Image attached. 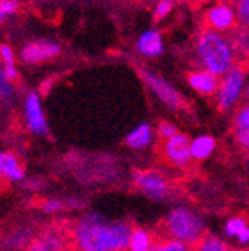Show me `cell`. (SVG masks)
Returning <instances> with one entry per match:
<instances>
[{
    "label": "cell",
    "mask_w": 249,
    "mask_h": 251,
    "mask_svg": "<svg viewBox=\"0 0 249 251\" xmlns=\"http://www.w3.org/2000/svg\"><path fill=\"white\" fill-rule=\"evenodd\" d=\"M132 227L127 220H115L91 211L68 225L72 251H127Z\"/></svg>",
    "instance_id": "6da1fadb"
},
{
    "label": "cell",
    "mask_w": 249,
    "mask_h": 251,
    "mask_svg": "<svg viewBox=\"0 0 249 251\" xmlns=\"http://www.w3.org/2000/svg\"><path fill=\"white\" fill-rule=\"evenodd\" d=\"M194 56L199 68L211 72L216 77H223L226 72L239 65V56L232 37L206 26L199 31L194 40Z\"/></svg>",
    "instance_id": "7a4b0ae2"
},
{
    "label": "cell",
    "mask_w": 249,
    "mask_h": 251,
    "mask_svg": "<svg viewBox=\"0 0 249 251\" xmlns=\"http://www.w3.org/2000/svg\"><path fill=\"white\" fill-rule=\"evenodd\" d=\"M162 237L195 248L206 237V224L202 216L188 206H176L162 220Z\"/></svg>",
    "instance_id": "3957f363"
},
{
    "label": "cell",
    "mask_w": 249,
    "mask_h": 251,
    "mask_svg": "<svg viewBox=\"0 0 249 251\" xmlns=\"http://www.w3.org/2000/svg\"><path fill=\"white\" fill-rule=\"evenodd\" d=\"M249 82L248 67L239 63L223 77H220V87L214 94V105L220 112H235L246 101V89Z\"/></svg>",
    "instance_id": "277c9868"
},
{
    "label": "cell",
    "mask_w": 249,
    "mask_h": 251,
    "mask_svg": "<svg viewBox=\"0 0 249 251\" xmlns=\"http://www.w3.org/2000/svg\"><path fill=\"white\" fill-rule=\"evenodd\" d=\"M132 183L147 199L164 202L173 196V183L159 169H136L132 175Z\"/></svg>",
    "instance_id": "5b68a950"
},
{
    "label": "cell",
    "mask_w": 249,
    "mask_h": 251,
    "mask_svg": "<svg viewBox=\"0 0 249 251\" xmlns=\"http://www.w3.org/2000/svg\"><path fill=\"white\" fill-rule=\"evenodd\" d=\"M141 80L145 82V86L155 94V98L162 103L164 106H168L169 110H181L185 105V100L181 96L178 89L171 86V82H168L164 77H160L155 72L148 70V68H140Z\"/></svg>",
    "instance_id": "8992f818"
},
{
    "label": "cell",
    "mask_w": 249,
    "mask_h": 251,
    "mask_svg": "<svg viewBox=\"0 0 249 251\" xmlns=\"http://www.w3.org/2000/svg\"><path fill=\"white\" fill-rule=\"evenodd\" d=\"M204 23H206V28L220 31V33H225V35H232L241 26L239 25V14L235 5L228 4V2H223V0H218L216 4L209 5L206 9Z\"/></svg>",
    "instance_id": "52a82bcc"
},
{
    "label": "cell",
    "mask_w": 249,
    "mask_h": 251,
    "mask_svg": "<svg viewBox=\"0 0 249 251\" xmlns=\"http://www.w3.org/2000/svg\"><path fill=\"white\" fill-rule=\"evenodd\" d=\"M25 251H72L68 227L49 225L40 228Z\"/></svg>",
    "instance_id": "ba28073f"
},
{
    "label": "cell",
    "mask_w": 249,
    "mask_h": 251,
    "mask_svg": "<svg viewBox=\"0 0 249 251\" xmlns=\"http://www.w3.org/2000/svg\"><path fill=\"white\" fill-rule=\"evenodd\" d=\"M21 112H23V124L28 133L35 136H46L49 133V124H47L46 114H44V105L40 100V94L35 91H28L21 101Z\"/></svg>",
    "instance_id": "9c48e42d"
},
{
    "label": "cell",
    "mask_w": 249,
    "mask_h": 251,
    "mask_svg": "<svg viewBox=\"0 0 249 251\" xmlns=\"http://www.w3.org/2000/svg\"><path fill=\"white\" fill-rule=\"evenodd\" d=\"M160 155L169 166L185 169L192 164V138L179 131L174 138L160 143Z\"/></svg>",
    "instance_id": "30bf717a"
},
{
    "label": "cell",
    "mask_w": 249,
    "mask_h": 251,
    "mask_svg": "<svg viewBox=\"0 0 249 251\" xmlns=\"http://www.w3.org/2000/svg\"><path fill=\"white\" fill-rule=\"evenodd\" d=\"M61 54V46L51 39H37L26 42L18 52V58L25 65H40V63L51 61Z\"/></svg>",
    "instance_id": "8fae6325"
},
{
    "label": "cell",
    "mask_w": 249,
    "mask_h": 251,
    "mask_svg": "<svg viewBox=\"0 0 249 251\" xmlns=\"http://www.w3.org/2000/svg\"><path fill=\"white\" fill-rule=\"evenodd\" d=\"M37 232H39V228L33 227V225L28 224V222L12 225L11 230H9L4 237V250L5 251H25L28 248V244L33 241Z\"/></svg>",
    "instance_id": "7c38bea8"
},
{
    "label": "cell",
    "mask_w": 249,
    "mask_h": 251,
    "mask_svg": "<svg viewBox=\"0 0 249 251\" xmlns=\"http://www.w3.org/2000/svg\"><path fill=\"white\" fill-rule=\"evenodd\" d=\"M223 235L228 243L237 248H249V220L241 215H234L225 220Z\"/></svg>",
    "instance_id": "4fadbf2b"
},
{
    "label": "cell",
    "mask_w": 249,
    "mask_h": 251,
    "mask_svg": "<svg viewBox=\"0 0 249 251\" xmlns=\"http://www.w3.org/2000/svg\"><path fill=\"white\" fill-rule=\"evenodd\" d=\"M232 138L241 150H249V100H246L232 117Z\"/></svg>",
    "instance_id": "5bb4252c"
},
{
    "label": "cell",
    "mask_w": 249,
    "mask_h": 251,
    "mask_svg": "<svg viewBox=\"0 0 249 251\" xmlns=\"http://www.w3.org/2000/svg\"><path fill=\"white\" fill-rule=\"evenodd\" d=\"M134 47L143 58H159L164 54V37L157 28H150L138 35Z\"/></svg>",
    "instance_id": "9a60e30c"
},
{
    "label": "cell",
    "mask_w": 249,
    "mask_h": 251,
    "mask_svg": "<svg viewBox=\"0 0 249 251\" xmlns=\"http://www.w3.org/2000/svg\"><path fill=\"white\" fill-rule=\"evenodd\" d=\"M0 175L9 183H21L26 176L25 164L18 153L12 150H4L0 153Z\"/></svg>",
    "instance_id": "2e32d148"
},
{
    "label": "cell",
    "mask_w": 249,
    "mask_h": 251,
    "mask_svg": "<svg viewBox=\"0 0 249 251\" xmlns=\"http://www.w3.org/2000/svg\"><path fill=\"white\" fill-rule=\"evenodd\" d=\"M187 82L195 93L207 96V98H214V94L220 87V77L213 75L211 72L202 70V68H197L187 75Z\"/></svg>",
    "instance_id": "e0dca14e"
},
{
    "label": "cell",
    "mask_w": 249,
    "mask_h": 251,
    "mask_svg": "<svg viewBox=\"0 0 249 251\" xmlns=\"http://www.w3.org/2000/svg\"><path fill=\"white\" fill-rule=\"evenodd\" d=\"M157 140V131L152 124L141 122L136 127H132L125 136V145L131 150H147L148 147L153 145Z\"/></svg>",
    "instance_id": "ac0fdd59"
},
{
    "label": "cell",
    "mask_w": 249,
    "mask_h": 251,
    "mask_svg": "<svg viewBox=\"0 0 249 251\" xmlns=\"http://www.w3.org/2000/svg\"><path fill=\"white\" fill-rule=\"evenodd\" d=\"M216 152V140L211 134H197L192 138V159L195 162L207 161Z\"/></svg>",
    "instance_id": "d6986e66"
},
{
    "label": "cell",
    "mask_w": 249,
    "mask_h": 251,
    "mask_svg": "<svg viewBox=\"0 0 249 251\" xmlns=\"http://www.w3.org/2000/svg\"><path fill=\"white\" fill-rule=\"evenodd\" d=\"M0 75H4L5 78H9L11 82H18V77H20V74H18V56H16L14 49H12L9 44H2V47H0Z\"/></svg>",
    "instance_id": "ffe728a7"
},
{
    "label": "cell",
    "mask_w": 249,
    "mask_h": 251,
    "mask_svg": "<svg viewBox=\"0 0 249 251\" xmlns=\"http://www.w3.org/2000/svg\"><path fill=\"white\" fill-rule=\"evenodd\" d=\"M155 243H157V237L148 228L134 227L127 251H152Z\"/></svg>",
    "instance_id": "44dd1931"
},
{
    "label": "cell",
    "mask_w": 249,
    "mask_h": 251,
    "mask_svg": "<svg viewBox=\"0 0 249 251\" xmlns=\"http://www.w3.org/2000/svg\"><path fill=\"white\" fill-rule=\"evenodd\" d=\"M192 251H242V250L234 246L232 243H228L226 239H223V237H218V235H206Z\"/></svg>",
    "instance_id": "7402d4cb"
},
{
    "label": "cell",
    "mask_w": 249,
    "mask_h": 251,
    "mask_svg": "<svg viewBox=\"0 0 249 251\" xmlns=\"http://www.w3.org/2000/svg\"><path fill=\"white\" fill-rule=\"evenodd\" d=\"M230 37L234 40L235 51H237V56H239V63H242V65L248 67L249 65V30L239 26Z\"/></svg>",
    "instance_id": "603a6c76"
},
{
    "label": "cell",
    "mask_w": 249,
    "mask_h": 251,
    "mask_svg": "<svg viewBox=\"0 0 249 251\" xmlns=\"http://www.w3.org/2000/svg\"><path fill=\"white\" fill-rule=\"evenodd\" d=\"M72 204L75 206H80L78 201H63L59 197H47L40 202V211L47 213V215H58V213L65 211V209H70Z\"/></svg>",
    "instance_id": "cb8c5ba5"
},
{
    "label": "cell",
    "mask_w": 249,
    "mask_h": 251,
    "mask_svg": "<svg viewBox=\"0 0 249 251\" xmlns=\"http://www.w3.org/2000/svg\"><path fill=\"white\" fill-rule=\"evenodd\" d=\"M192 250L194 248L187 246L183 243H178V241L168 239V237H159L152 248V251H192Z\"/></svg>",
    "instance_id": "d4e9b609"
},
{
    "label": "cell",
    "mask_w": 249,
    "mask_h": 251,
    "mask_svg": "<svg viewBox=\"0 0 249 251\" xmlns=\"http://www.w3.org/2000/svg\"><path fill=\"white\" fill-rule=\"evenodd\" d=\"M155 131H157V138L160 140V143L171 140V138H174L176 134L179 133L176 124H173V122H169V121H160L159 124H157Z\"/></svg>",
    "instance_id": "484cf974"
},
{
    "label": "cell",
    "mask_w": 249,
    "mask_h": 251,
    "mask_svg": "<svg viewBox=\"0 0 249 251\" xmlns=\"http://www.w3.org/2000/svg\"><path fill=\"white\" fill-rule=\"evenodd\" d=\"M174 9V0H157L153 4V18L157 21L166 20Z\"/></svg>",
    "instance_id": "4316f807"
},
{
    "label": "cell",
    "mask_w": 249,
    "mask_h": 251,
    "mask_svg": "<svg viewBox=\"0 0 249 251\" xmlns=\"http://www.w3.org/2000/svg\"><path fill=\"white\" fill-rule=\"evenodd\" d=\"M20 11V0H0V20L7 21Z\"/></svg>",
    "instance_id": "83f0119b"
},
{
    "label": "cell",
    "mask_w": 249,
    "mask_h": 251,
    "mask_svg": "<svg viewBox=\"0 0 249 251\" xmlns=\"http://www.w3.org/2000/svg\"><path fill=\"white\" fill-rule=\"evenodd\" d=\"M0 96L4 103H7L16 96V82H11L4 75H0Z\"/></svg>",
    "instance_id": "f1b7e54d"
},
{
    "label": "cell",
    "mask_w": 249,
    "mask_h": 251,
    "mask_svg": "<svg viewBox=\"0 0 249 251\" xmlns=\"http://www.w3.org/2000/svg\"><path fill=\"white\" fill-rule=\"evenodd\" d=\"M239 14V25L246 30H249V0H239V4L235 5Z\"/></svg>",
    "instance_id": "f546056e"
},
{
    "label": "cell",
    "mask_w": 249,
    "mask_h": 251,
    "mask_svg": "<svg viewBox=\"0 0 249 251\" xmlns=\"http://www.w3.org/2000/svg\"><path fill=\"white\" fill-rule=\"evenodd\" d=\"M244 164H246V169H248L249 173V150L246 152V157H244Z\"/></svg>",
    "instance_id": "4dcf8cb0"
},
{
    "label": "cell",
    "mask_w": 249,
    "mask_h": 251,
    "mask_svg": "<svg viewBox=\"0 0 249 251\" xmlns=\"http://www.w3.org/2000/svg\"><path fill=\"white\" fill-rule=\"evenodd\" d=\"M31 4H42V2H51V0H28Z\"/></svg>",
    "instance_id": "1f68e13d"
},
{
    "label": "cell",
    "mask_w": 249,
    "mask_h": 251,
    "mask_svg": "<svg viewBox=\"0 0 249 251\" xmlns=\"http://www.w3.org/2000/svg\"><path fill=\"white\" fill-rule=\"evenodd\" d=\"M223 2H228V4H232V5H237L239 4V0H223Z\"/></svg>",
    "instance_id": "d6a6232c"
},
{
    "label": "cell",
    "mask_w": 249,
    "mask_h": 251,
    "mask_svg": "<svg viewBox=\"0 0 249 251\" xmlns=\"http://www.w3.org/2000/svg\"><path fill=\"white\" fill-rule=\"evenodd\" d=\"M246 100H249V82H248V89H246Z\"/></svg>",
    "instance_id": "836d02e7"
}]
</instances>
